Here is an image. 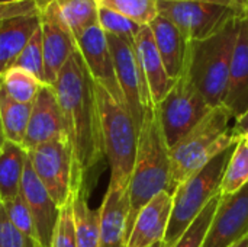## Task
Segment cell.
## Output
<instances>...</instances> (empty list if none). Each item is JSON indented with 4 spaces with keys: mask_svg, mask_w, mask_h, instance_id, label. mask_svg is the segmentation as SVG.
<instances>
[{
    "mask_svg": "<svg viewBox=\"0 0 248 247\" xmlns=\"http://www.w3.org/2000/svg\"><path fill=\"white\" fill-rule=\"evenodd\" d=\"M32 103H22L12 99L0 87V125L4 140L23 144Z\"/></svg>",
    "mask_w": 248,
    "mask_h": 247,
    "instance_id": "cell-24",
    "label": "cell"
},
{
    "mask_svg": "<svg viewBox=\"0 0 248 247\" xmlns=\"http://www.w3.org/2000/svg\"><path fill=\"white\" fill-rule=\"evenodd\" d=\"M134 48L148 86L151 102L155 106L166 98V95L170 92L176 80H173L167 74L150 25L141 26L140 32L134 39Z\"/></svg>",
    "mask_w": 248,
    "mask_h": 247,
    "instance_id": "cell-19",
    "label": "cell"
},
{
    "mask_svg": "<svg viewBox=\"0 0 248 247\" xmlns=\"http://www.w3.org/2000/svg\"><path fill=\"white\" fill-rule=\"evenodd\" d=\"M231 247H248V234L246 237H243L241 240H238L235 245H232Z\"/></svg>",
    "mask_w": 248,
    "mask_h": 247,
    "instance_id": "cell-38",
    "label": "cell"
},
{
    "mask_svg": "<svg viewBox=\"0 0 248 247\" xmlns=\"http://www.w3.org/2000/svg\"><path fill=\"white\" fill-rule=\"evenodd\" d=\"M3 210L7 218L10 220V223L13 224V227L16 229V231L19 233V236L22 237L23 247H41L36 239V231L31 213L22 197V192L13 201L4 202Z\"/></svg>",
    "mask_w": 248,
    "mask_h": 247,
    "instance_id": "cell-29",
    "label": "cell"
},
{
    "mask_svg": "<svg viewBox=\"0 0 248 247\" xmlns=\"http://www.w3.org/2000/svg\"><path fill=\"white\" fill-rule=\"evenodd\" d=\"M38 16L44 48L45 84L52 86L61 68L78 47L55 0H38Z\"/></svg>",
    "mask_w": 248,
    "mask_h": 247,
    "instance_id": "cell-11",
    "label": "cell"
},
{
    "mask_svg": "<svg viewBox=\"0 0 248 247\" xmlns=\"http://www.w3.org/2000/svg\"><path fill=\"white\" fill-rule=\"evenodd\" d=\"M1 208H3V202H1V198H0V213H1Z\"/></svg>",
    "mask_w": 248,
    "mask_h": 247,
    "instance_id": "cell-44",
    "label": "cell"
},
{
    "mask_svg": "<svg viewBox=\"0 0 248 247\" xmlns=\"http://www.w3.org/2000/svg\"><path fill=\"white\" fill-rule=\"evenodd\" d=\"M52 247H77L71 199L61 208L60 220L52 240Z\"/></svg>",
    "mask_w": 248,
    "mask_h": 247,
    "instance_id": "cell-33",
    "label": "cell"
},
{
    "mask_svg": "<svg viewBox=\"0 0 248 247\" xmlns=\"http://www.w3.org/2000/svg\"><path fill=\"white\" fill-rule=\"evenodd\" d=\"M96 3L99 7L118 12L140 25H150L158 16V0H96Z\"/></svg>",
    "mask_w": 248,
    "mask_h": 247,
    "instance_id": "cell-28",
    "label": "cell"
},
{
    "mask_svg": "<svg viewBox=\"0 0 248 247\" xmlns=\"http://www.w3.org/2000/svg\"><path fill=\"white\" fill-rule=\"evenodd\" d=\"M238 9L201 1L158 0V15L170 20L187 42L211 36Z\"/></svg>",
    "mask_w": 248,
    "mask_h": 247,
    "instance_id": "cell-9",
    "label": "cell"
},
{
    "mask_svg": "<svg viewBox=\"0 0 248 247\" xmlns=\"http://www.w3.org/2000/svg\"><path fill=\"white\" fill-rule=\"evenodd\" d=\"M244 1H246V3H248V0H244Z\"/></svg>",
    "mask_w": 248,
    "mask_h": 247,
    "instance_id": "cell-45",
    "label": "cell"
},
{
    "mask_svg": "<svg viewBox=\"0 0 248 247\" xmlns=\"http://www.w3.org/2000/svg\"><path fill=\"white\" fill-rule=\"evenodd\" d=\"M12 67H19L22 70H26L28 73L33 74L38 80H41L45 84L44 48H42V35H41L39 26L33 32V35L29 38L26 45L22 48V51L16 57Z\"/></svg>",
    "mask_w": 248,
    "mask_h": 247,
    "instance_id": "cell-30",
    "label": "cell"
},
{
    "mask_svg": "<svg viewBox=\"0 0 248 247\" xmlns=\"http://www.w3.org/2000/svg\"><path fill=\"white\" fill-rule=\"evenodd\" d=\"M246 185H248V147L240 140L227 165L219 194L222 197L231 195L243 189Z\"/></svg>",
    "mask_w": 248,
    "mask_h": 247,
    "instance_id": "cell-27",
    "label": "cell"
},
{
    "mask_svg": "<svg viewBox=\"0 0 248 247\" xmlns=\"http://www.w3.org/2000/svg\"><path fill=\"white\" fill-rule=\"evenodd\" d=\"M237 31L238 12L211 36L187 42L185 68L211 108L224 103Z\"/></svg>",
    "mask_w": 248,
    "mask_h": 247,
    "instance_id": "cell-3",
    "label": "cell"
},
{
    "mask_svg": "<svg viewBox=\"0 0 248 247\" xmlns=\"http://www.w3.org/2000/svg\"><path fill=\"white\" fill-rule=\"evenodd\" d=\"M42 84L44 83L38 80L33 74L19 67L7 68L0 77V87L12 99L22 103H33Z\"/></svg>",
    "mask_w": 248,
    "mask_h": 247,
    "instance_id": "cell-26",
    "label": "cell"
},
{
    "mask_svg": "<svg viewBox=\"0 0 248 247\" xmlns=\"http://www.w3.org/2000/svg\"><path fill=\"white\" fill-rule=\"evenodd\" d=\"M106 38L126 109L129 111L137 128L141 130L145 111L154 105L151 102L148 86L135 54L134 42L109 33H106Z\"/></svg>",
    "mask_w": 248,
    "mask_h": 247,
    "instance_id": "cell-8",
    "label": "cell"
},
{
    "mask_svg": "<svg viewBox=\"0 0 248 247\" xmlns=\"http://www.w3.org/2000/svg\"><path fill=\"white\" fill-rule=\"evenodd\" d=\"M150 28L167 74L177 80L185 68L187 41L170 20L160 15L150 23Z\"/></svg>",
    "mask_w": 248,
    "mask_h": 247,
    "instance_id": "cell-20",
    "label": "cell"
},
{
    "mask_svg": "<svg viewBox=\"0 0 248 247\" xmlns=\"http://www.w3.org/2000/svg\"><path fill=\"white\" fill-rule=\"evenodd\" d=\"M100 119L103 153L110 167V186L128 188L132 175L140 130L125 105L116 102L100 84L94 83Z\"/></svg>",
    "mask_w": 248,
    "mask_h": 247,
    "instance_id": "cell-5",
    "label": "cell"
},
{
    "mask_svg": "<svg viewBox=\"0 0 248 247\" xmlns=\"http://www.w3.org/2000/svg\"><path fill=\"white\" fill-rule=\"evenodd\" d=\"M20 192L31 213L39 246L52 247L61 208H58V205L54 202L48 191L38 179L29 159L25 167Z\"/></svg>",
    "mask_w": 248,
    "mask_h": 247,
    "instance_id": "cell-15",
    "label": "cell"
},
{
    "mask_svg": "<svg viewBox=\"0 0 248 247\" xmlns=\"http://www.w3.org/2000/svg\"><path fill=\"white\" fill-rule=\"evenodd\" d=\"M241 141H243V143H244V144L248 147V131L244 134V135H243V137H241Z\"/></svg>",
    "mask_w": 248,
    "mask_h": 247,
    "instance_id": "cell-39",
    "label": "cell"
},
{
    "mask_svg": "<svg viewBox=\"0 0 248 247\" xmlns=\"http://www.w3.org/2000/svg\"><path fill=\"white\" fill-rule=\"evenodd\" d=\"M73 220L77 247H99L100 239V211L90 208L87 189L83 185L71 197Z\"/></svg>",
    "mask_w": 248,
    "mask_h": 247,
    "instance_id": "cell-23",
    "label": "cell"
},
{
    "mask_svg": "<svg viewBox=\"0 0 248 247\" xmlns=\"http://www.w3.org/2000/svg\"><path fill=\"white\" fill-rule=\"evenodd\" d=\"M28 163V151L16 143L4 140L0 147V198L13 201L20 194L22 179Z\"/></svg>",
    "mask_w": 248,
    "mask_h": 247,
    "instance_id": "cell-22",
    "label": "cell"
},
{
    "mask_svg": "<svg viewBox=\"0 0 248 247\" xmlns=\"http://www.w3.org/2000/svg\"><path fill=\"white\" fill-rule=\"evenodd\" d=\"M183 1H201V3H212V4H221L232 9H238L243 3V0H183Z\"/></svg>",
    "mask_w": 248,
    "mask_h": 247,
    "instance_id": "cell-36",
    "label": "cell"
},
{
    "mask_svg": "<svg viewBox=\"0 0 248 247\" xmlns=\"http://www.w3.org/2000/svg\"><path fill=\"white\" fill-rule=\"evenodd\" d=\"M164 140L170 147L187 135L209 112L211 106L192 82L186 68L166 98L154 106Z\"/></svg>",
    "mask_w": 248,
    "mask_h": 247,
    "instance_id": "cell-7",
    "label": "cell"
},
{
    "mask_svg": "<svg viewBox=\"0 0 248 247\" xmlns=\"http://www.w3.org/2000/svg\"><path fill=\"white\" fill-rule=\"evenodd\" d=\"M235 121L237 118L227 106L212 108L187 135L169 148L171 170L169 192L171 195L180 183L205 167L212 159L240 143Z\"/></svg>",
    "mask_w": 248,
    "mask_h": 247,
    "instance_id": "cell-2",
    "label": "cell"
},
{
    "mask_svg": "<svg viewBox=\"0 0 248 247\" xmlns=\"http://www.w3.org/2000/svg\"><path fill=\"white\" fill-rule=\"evenodd\" d=\"M55 140H67L62 114L54 87L49 84H42L32 103V111L22 147L29 151L38 146Z\"/></svg>",
    "mask_w": 248,
    "mask_h": 247,
    "instance_id": "cell-14",
    "label": "cell"
},
{
    "mask_svg": "<svg viewBox=\"0 0 248 247\" xmlns=\"http://www.w3.org/2000/svg\"><path fill=\"white\" fill-rule=\"evenodd\" d=\"M0 247H23V240L7 218L4 210L0 213Z\"/></svg>",
    "mask_w": 248,
    "mask_h": 247,
    "instance_id": "cell-35",
    "label": "cell"
},
{
    "mask_svg": "<svg viewBox=\"0 0 248 247\" xmlns=\"http://www.w3.org/2000/svg\"><path fill=\"white\" fill-rule=\"evenodd\" d=\"M235 131L241 140V137L248 131V109L235 121Z\"/></svg>",
    "mask_w": 248,
    "mask_h": 247,
    "instance_id": "cell-37",
    "label": "cell"
},
{
    "mask_svg": "<svg viewBox=\"0 0 248 247\" xmlns=\"http://www.w3.org/2000/svg\"><path fill=\"white\" fill-rule=\"evenodd\" d=\"M39 26L38 13L17 16L0 22V77L10 68L26 45L29 38Z\"/></svg>",
    "mask_w": 248,
    "mask_h": 247,
    "instance_id": "cell-21",
    "label": "cell"
},
{
    "mask_svg": "<svg viewBox=\"0 0 248 247\" xmlns=\"http://www.w3.org/2000/svg\"><path fill=\"white\" fill-rule=\"evenodd\" d=\"M28 159L54 202L62 208L73 197V154L67 140H55L28 151Z\"/></svg>",
    "mask_w": 248,
    "mask_h": 247,
    "instance_id": "cell-10",
    "label": "cell"
},
{
    "mask_svg": "<svg viewBox=\"0 0 248 247\" xmlns=\"http://www.w3.org/2000/svg\"><path fill=\"white\" fill-rule=\"evenodd\" d=\"M221 194H218L205 208L203 211L199 214V217L190 224V227L183 233V236L176 242V245L173 247H202L205 237L208 234L209 226L212 223L214 214L217 211L218 207V201H219Z\"/></svg>",
    "mask_w": 248,
    "mask_h": 247,
    "instance_id": "cell-31",
    "label": "cell"
},
{
    "mask_svg": "<svg viewBox=\"0 0 248 247\" xmlns=\"http://www.w3.org/2000/svg\"><path fill=\"white\" fill-rule=\"evenodd\" d=\"M222 105L227 106L237 119L248 109V17L243 10V3L238 9V31Z\"/></svg>",
    "mask_w": 248,
    "mask_h": 247,
    "instance_id": "cell-17",
    "label": "cell"
},
{
    "mask_svg": "<svg viewBox=\"0 0 248 247\" xmlns=\"http://www.w3.org/2000/svg\"><path fill=\"white\" fill-rule=\"evenodd\" d=\"M99 26L103 29L105 33L115 35V36H119V38L134 42V39L142 25L128 19L126 16H124L118 12L99 7Z\"/></svg>",
    "mask_w": 248,
    "mask_h": 247,
    "instance_id": "cell-32",
    "label": "cell"
},
{
    "mask_svg": "<svg viewBox=\"0 0 248 247\" xmlns=\"http://www.w3.org/2000/svg\"><path fill=\"white\" fill-rule=\"evenodd\" d=\"M171 208L173 195L167 191H163L150 199L135 217L128 247H150L164 242Z\"/></svg>",
    "mask_w": 248,
    "mask_h": 247,
    "instance_id": "cell-18",
    "label": "cell"
},
{
    "mask_svg": "<svg viewBox=\"0 0 248 247\" xmlns=\"http://www.w3.org/2000/svg\"><path fill=\"white\" fill-rule=\"evenodd\" d=\"M170 154L154 106L144 114L138 135L137 157L129 179L131 230L137 214L157 194L170 188Z\"/></svg>",
    "mask_w": 248,
    "mask_h": 247,
    "instance_id": "cell-4",
    "label": "cell"
},
{
    "mask_svg": "<svg viewBox=\"0 0 248 247\" xmlns=\"http://www.w3.org/2000/svg\"><path fill=\"white\" fill-rule=\"evenodd\" d=\"M76 41H77L78 51L94 83L106 89L116 102L125 105L124 95L121 92L116 79L112 52L103 29L99 25L92 26L87 31H84L81 35H78Z\"/></svg>",
    "mask_w": 248,
    "mask_h": 247,
    "instance_id": "cell-13",
    "label": "cell"
},
{
    "mask_svg": "<svg viewBox=\"0 0 248 247\" xmlns=\"http://www.w3.org/2000/svg\"><path fill=\"white\" fill-rule=\"evenodd\" d=\"M55 3L76 38L89 28L99 25V6L96 0H55Z\"/></svg>",
    "mask_w": 248,
    "mask_h": 247,
    "instance_id": "cell-25",
    "label": "cell"
},
{
    "mask_svg": "<svg viewBox=\"0 0 248 247\" xmlns=\"http://www.w3.org/2000/svg\"><path fill=\"white\" fill-rule=\"evenodd\" d=\"M248 234V185L219 197L217 211L202 247H231Z\"/></svg>",
    "mask_w": 248,
    "mask_h": 247,
    "instance_id": "cell-12",
    "label": "cell"
},
{
    "mask_svg": "<svg viewBox=\"0 0 248 247\" xmlns=\"http://www.w3.org/2000/svg\"><path fill=\"white\" fill-rule=\"evenodd\" d=\"M243 10H244V13L247 15L248 17V3H246L244 0H243Z\"/></svg>",
    "mask_w": 248,
    "mask_h": 247,
    "instance_id": "cell-40",
    "label": "cell"
},
{
    "mask_svg": "<svg viewBox=\"0 0 248 247\" xmlns=\"http://www.w3.org/2000/svg\"><path fill=\"white\" fill-rule=\"evenodd\" d=\"M99 211V247H128L131 236V202L128 188L109 185Z\"/></svg>",
    "mask_w": 248,
    "mask_h": 247,
    "instance_id": "cell-16",
    "label": "cell"
},
{
    "mask_svg": "<svg viewBox=\"0 0 248 247\" xmlns=\"http://www.w3.org/2000/svg\"><path fill=\"white\" fill-rule=\"evenodd\" d=\"M38 13V0H20L10 3H0V22L17 16Z\"/></svg>",
    "mask_w": 248,
    "mask_h": 247,
    "instance_id": "cell-34",
    "label": "cell"
},
{
    "mask_svg": "<svg viewBox=\"0 0 248 247\" xmlns=\"http://www.w3.org/2000/svg\"><path fill=\"white\" fill-rule=\"evenodd\" d=\"M52 87L73 154V191L77 192L84 185L86 173L105 156L94 80L78 49L64 64Z\"/></svg>",
    "mask_w": 248,
    "mask_h": 247,
    "instance_id": "cell-1",
    "label": "cell"
},
{
    "mask_svg": "<svg viewBox=\"0 0 248 247\" xmlns=\"http://www.w3.org/2000/svg\"><path fill=\"white\" fill-rule=\"evenodd\" d=\"M232 150L234 147L221 153L176 188L173 194L171 217L163 242L164 247L174 246L203 208L219 194L221 182Z\"/></svg>",
    "mask_w": 248,
    "mask_h": 247,
    "instance_id": "cell-6",
    "label": "cell"
},
{
    "mask_svg": "<svg viewBox=\"0 0 248 247\" xmlns=\"http://www.w3.org/2000/svg\"><path fill=\"white\" fill-rule=\"evenodd\" d=\"M3 141H4V135H3V131H1V125H0V147H1V144H3Z\"/></svg>",
    "mask_w": 248,
    "mask_h": 247,
    "instance_id": "cell-41",
    "label": "cell"
},
{
    "mask_svg": "<svg viewBox=\"0 0 248 247\" xmlns=\"http://www.w3.org/2000/svg\"><path fill=\"white\" fill-rule=\"evenodd\" d=\"M150 247H164V243L161 242V243H155V245H153V246Z\"/></svg>",
    "mask_w": 248,
    "mask_h": 247,
    "instance_id": "cell-42",
    "label": "cell"
},
{
    "mask_svg": "<svg viewBox=\"0 0 248 247\" xmlns=\"http://www.w3.org/2000/svg\"><path fill=\"white\" fill-rule=\"evenodd\" d=\"M10 1H20V0H0V3H10Z\"/></svg>",
    "mask_w": 248,
    "mask_h": 247,
    "instance_id": "cell-43",
    "label": "cell"
}]
</instances>
